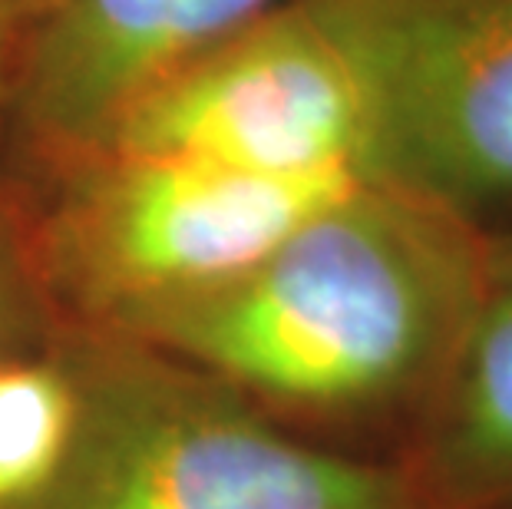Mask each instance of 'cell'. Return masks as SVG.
Returning a JSON list of instances; mask_svg holds the SVG:
<instances>
[{"instance_id":"obj_2","label":"cell","mask_w":512,"mask_h":509,"mask_svg":"<svg viewBox=\"0 0 512 509\" xmlns=\"http://www.w3.org/2000/svg\"><path fill=\"white\" fill-rule=\"evenodd\" d=\"M76 420L14 509H430L413 476L311 447L215 377L113 331L50 328Z\"/></svg>"},{"instance_id":"obj_7","label":"cell","mask_w":512,"mask_h":509,"mask_svg":"<svg viewBox=\"0 0 512 509\" xmlns=\"http://www.w3.org/2000/svg\"><path fill=\"white\" fill-rule=\"evenodd\" d=\"M413 483L430 509L512 503V285H493L446 367Z\"/></svg>"},{"instance_id":"obj_6","label":"cell","mask_w":512,"mask_h":509,"mask_svg":"<svg viewBox=\"0 0 512 509\" xmlns=\"http://www.w3.org/2000/svg\"><path fill=\"white\" fill-rule=\"evenodd\" d=\"M281 0H40L4 93L37 172L96 153L159 86Z\"/></svg>"},{"instance_id":"obj_12","label":"cell","mask_w":512,"mask_h":509,"mask_svg":"<svg viewBox=\"0 0 512 509\" xmlns=\"http://www.w3.org/2000/svg\"><path fill=\"white\" fill-rule=\"evenodd\" d=\"M4 146H7V123H4V110H0V162H4ZM0 189H7L4 179H0Z\"/></svg>"},{"instance_id":"obj_3","label":"cell","mask_w":512,"mask_h":509,"mask_svg":"<svg viewBox=\"0 0 512 509\" xmlns=\"http://www.w3.org/2000/svg\"><path fill=\"white\" fill-rule=\"evenodd\" d=\"M24 238L53 328L129 331L225 285L361 176L100 149L40 172Z\"/></svg>"},{"instance_id":"obj_9","label":"cell","mask_w":512,"mask_h":509,"mask_svg":"<svg viewBox=\"0 0 512 509\" xmlns=\"http://www.w3.org/2000/svg\"><path fill=\"white\" fill-rule=\"evenodd\" d=\"M50 314L43 308L24 238V202L0 189V341L10 334L47 331Z\"/></svg>"},{"instance_id":"obj_1","label":"cell","mask_w":512,"mask_h":509,"mask_svg":"<svg viewBox=\"0 0 512 509\" xmlns=\"http://www.w3.org/2000/svg\"><path fill=\"white\" fill-rule=\"evenodd\" d=\"M489 291L479 225L361 179L248 272L119 334L265 414L357 420L437 394Z\"/></svg>"},{"instance_id":"obj_4","label":"cell","mask_w":512,"mask_h":509,"mask_svg":"<svg viewBox=\"0 0 512 509\" xmlns=\"http://www.w3.org/2000/svg\"><path fill=\"white\" fill-rule=\"evenodd\" d=\"M361 50V179L479 225L512 205V0H337Z\"/></svg>"},{"instance_id":"obj_5","label":"cell","mask_w":512,"mask_h":509,"mask_svg":"<svg viewBox=\"0 0 512 509\" xmlns=\"http://www.w3.org/2000/svg\"><path fill=\"white\" fill-rule=\"evenodd\" d=\"M367 129V73L341 4L281 0L159 86L100 149L361 176Z\"/></svg>"},{"instance_id":"obj_10","label":"cell","mask_w":512,"mask_h":509,"mask_svg":"<svg viewBox=\"0 0 512 509\" xmlns=\"http://www.w3.org/2000/svg\"><path fill=\"white\" fill-rule=\"evenodd\" d=\"M40 7V0H0V110H4V93L10 70H14L17 50L24 34Z\"/></svg>"},{"instance_id":"obj_8","label":"cell","mask_w":512,"mask_h":509,"mask_svg":"<svg viewBox=\"0 0 512 509\" xmlns=\"http://www.w3.org/2000/svg\"><path fill=\"white\" fill-rule=\"evenodd\" d=\"M73 420V381L57 354L0 361V509L27 503L50 483Z\"/></svg>"},{"instance_id":"obj_11","label":"cell","mask_w":512,"mask_h":509,"mask_svg":"<svg viewBox=\"0 0 512 509\" xmlns=\"http://www.w3.org/2000/svg\"><path fill=\"white\" fill-rule=\"evenodd\" d=\"M489 268H493V285H512V242L489 245Z\"/></svg>"}]
</instances>
